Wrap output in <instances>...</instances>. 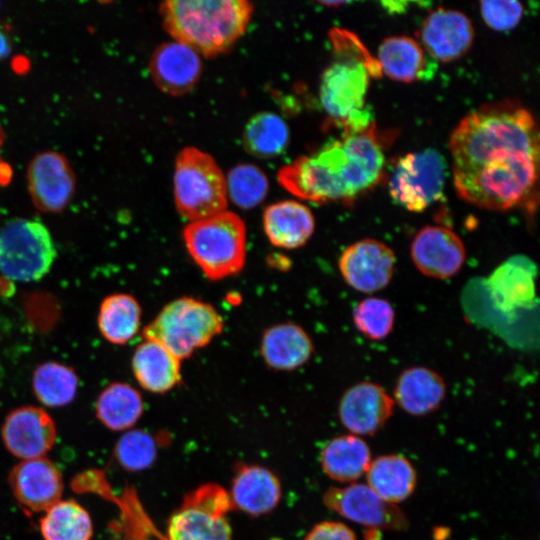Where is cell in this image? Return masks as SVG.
Masks as SVG:
<instances>
[{
	"label": "cell",
	"instance_id": "obj_1",
	"mask_svg": "<svg viewBox=\"0 0 540 540\" xmlns=\"http://www.w3.org/2000/svg\"><path fill=\"white\" fill-rule=\"evenodd\" d=\"M449 148L459 197L479 208L504 211L528 200L539 174V131L515 101L487 104L453 130Z\"/></svg>",
	"mask_w": 540,
	"mask_h": 540
},
{
	"label": "cell",
	"instance_id": "obj_2",
	"mask_svg": "<svg viewBox=\"0 0 540 540\" xmlns=\"http://www.w3.org/2000/svg\"><path fill=\"white\" fill-rule=\"evenodd\" d=\"M384 154L374 122L343 128L311 155L282 167L279 183L293 195L315 203L349 202L374 187L382 177Z\"/></svg>",
	"mask_w": 540,
	"mask_h": 540
},
{
	"label": "cell",
	"instance_id": "obj_3",
	"mask_svg": "<svg viewBox=\"0 0 540 540\" xmlns=\"http://www.w3.org/2000/svg\"><path fill=\"white\" fill-rule=\"evenodd\" d=\"M333 60L320 83V100L327 114L342 128L370 124L365 108L371 78L382 74L376 58L352 32L334 28L330 32Z\"/></svg>",
	"mask_w": 540,
	"mask_h": 540
},
{
	"label": "cell",
	"instance_id": "obj_4",
	"mask_svg": "<svg viewBox=\"0 0 540 540\" xmlns=\"http://www.w3.org/2000/svg\"><path fill=\"white\" fill-rule=\"evenodd\" d=\"M165 30L199 55L226 52L244 34L253 5L246 0H169L160 7Z\"/></svg>",
	"mask_w": 540,
	"mask_h": 540
},
{
	"label": "cell",
	"instance_id": "obj_5",
	"mask_svg": "<svg viewBox=\"0 0 540 540\" xmlns=\"http://www.w3.org/2000/svg\"><path fill=\"white\" fill-rule=\"evenodd\" d=\"M186 248L210 280L239 273L246 259V226L234 212L190 222L183 230Z\"/></svg>",
	"mask_w": 540,
	"mask_h": 540
},
{
	"label": "cell",
	"instance_id": "obj_6",
	"mask_svg": "<svg viewBox=\"0 0 540 540\" xmlns=\"http://www.w3.org/2000/svg\"><path fill=\"white\" fill-rule=\"evenodd\" d=\"M223 327V318L212 305L192 297H181L161 309L144 328L143 336L162 344L183 360L209 344Z\"/></svg>",
	"mask_w": 540,
	"mask_h": 540
},
{
	"label": "cell",
	"instance_id": "obj_7",
	"mask_svg": "<svg viewBox=\"0 0 540 540\" xmlns=\"http://www.w3.org/2000/svg\"><path fill=\"white\" fill-rule=\"evenodd\" d=\"M174 201L180 215L190 222L226 210V177L208 153L186 147L175 161Z\"/></svg>",
	"mask_w": 540,
	"mask_h": 540
},
{
	"label": "cell",
	"instance_id": "obj_8",
	"mask_svg": "<svg viewBox=\"0 0 540 540\" xmlns=\"http://www.w3.org/2000/svg\"><path fill=\"white\" fill-rule=\"evenodd\" d=\"M56 258L47 227L36 220L14 218L0 228V272L15 281L43 278Z\"/></svg>",
	"mask_w": 540,
	"mask_h": 540
},
{
	"label": "cell",
	"instance_id": "obj_9",
	"mask_svg": "<svg viewBox=\"0 0 540 540\" xmlns=\"http://www.w3.org/2000/svg\"><path fill=\"white\" fill-rule=\"evenodd\" d=\"M228 491L205 484L190 492L171 516L166 540H232Z\"/></svg>",
	"mask_w": 540,
	"mask_h": 540
},
{
	"label": "cell",
	"instance_id": "obj_10",
	"mask_svg": "<svg viewBox=\"0 0 540 540\" xmlns=\"http://www.w3.org/2000/svg\"><path fill=\"white\" fill-rule=\"evenodd\" d=\"M446 170L445 158L434 149L408 153L390 174L389 193L400 206L421 212L441 198Z\"/></svg>",
	"mask_w": 540,
	"mask_h": 540
},
{
	"label": "cell",
	"instance_id": "obj_11",
	"mask_svg": "<svg viewBox=\"0 0 540 540\" xmlns=\"http://www.w3.org/2000/svg\"><path fill=\"white\" fill-rule=\"evenodd\" d=\"M28 191L41 212L60 213L75 194L76 177L68 159L54 150L36 154L27 168Z\"/></svg>",
	"mask_w": 540,
	"mask_h": 540
},
{
	"label": "cell",
	"instance_id": "obj_12",
	"mask_svg": "<svg viewBox=\"0 0 540 540\" xmlns=\"http://www.w3.org/2000/svg\"><path fill=\"white\" fill-rule=\"evenodd\" d=\"M324 504L342 517L369 528L397 530L406 526V517L393 504L382 500L367 484L350 483L323 495Z\"/></svg>",
	"mask_w": 540,
	"mask_h": 540
},
{
	"label": "cell",
	"instance_id": "obj_13",
	"mask_svg": "<svg viewBox=\"0 0 540 540\" xmlns=\"http://www.w3.org/2000/svg\"><path fill=\"white\" fill-rule=\"evenodd\" d=\"M338 264L343 279L350 287L362 293H374L391 281L395 254L383 242L362 239L345 248Z\"/></svg>",
	"mask_w": 540,
	"mask_h": 540
},
{
	"label": "cell",
	"instance_id": "obj_14",
	"mask_svg": "<svg viewBox=\"0 0 540 540\" xmlns=\"http://www.w3.org/2000/svg\"><path fill=\"white\" fill-rule=\"evenodd\" d=\"M6 449L22 460L45 457L56 439L51 416L36 406H22L5 418L1 430Z\"/></svg>",
	"mask_w": 540,
	"mask_h": 540
},
{
	"label": "cell",
	"instance_id": "obj_15",
	"mask_svg": "<svg viewBox=\"0 0 540 540\" xmlns=\"http://www.w3.org/2000/svg\"><path fill=\"white\" fill-rule=\"evenodd\" d=\"M465 246L451 229L428 225L415 235L411 244V258L424 275L447 279L457 274L465 262Z\"/></svg>",
	"mask_w": 540,
	"mask_h": 540
},
{
	"label": "cell",
	"instance_id": "obj_16",
	"mask_svg": "<svg viewBox=\"0 0 540 540\" xmlns=\"http://www.w3.org/2000/svg\"><path fill=\"white\" fill-rule=\"evenodd\" d=\"M9 482L17 501L35 512H45L60 501L64 489L60 470L45 457L20 461Z\"/></svg>",
	"mask_w": 540,
	"mask_h": 540
},
{
	"label": "cell",
	"instance_id": "obj_17",
	"mask_svg": "<svg viewBox=\"0 0 540 540\" xmlns=\"http://www.w3.org/2000/svg\"><path fill=\"white\" fill-rule=\"evenodd\" d=\"M394 401L386 391L372 382L351 386L339 404V418L353 435H372L392 416Z\"/></svg>",
	"mask_w": 540,
	"mask_h": 540
},
{
	"label": "cell",
	"instance_id": "obj_18",
	"mask_svg": "<svg viewBox=\"0 0 540 540\" xmlns=\"http://www.w3.org/2000/svg\"><path fill=\"white\" fill-rule=\"evenodd\" d=\"M474 29L470 19L460 11L439 8L431 12L420 29L422 47L429 56L450 62L471 47Z\"/></svg>",
	"mask_w": 540,
	"mask_h": 540
},
{
	"label": "cell",
	"instance_id": "obj_19",
	"mask_svg": "<svg viewBox=\"0 0 540 540\" xmlns=\"http://www.w3.org/2000/svg\"><path fill=\"white\" fill-rule=\"evenodd\" d=\"M149 71L161 91L180 96L189 92L198 82L202 62L195 50L174 40L155 49L149 61Z\"/></svg>",
	"mask_w": 540,
	"mask_h": 540
},
{
	"label": "cell",
	"instance_id": "obj_20",
	"mask_svg": "<svg viewBox=\"0 0 540 540\" xmlns=\"http://www.w3.org/2000/svg\"><path fill=\"white\" fill-rule=\"evenodd\" d=\"M232 509L259 516L272 511L281 498V484L274 473L259 465L238 468L228 492Z\"/></svg>",
	"mask_w": 540,
	"mask_h": 540
},
{
	"label": "cell",
	"instance_id": "obj_21",
	"mask_svg": "<svg viewBox=\"0 0 540 540\" xmlns=\"http://www.w3.org/2000/svg\"><path fill=\"white\" fill-rule=\"evenodd\" d=\"M263 228L272 245L295 249L310 239L315 220L306 205L294 200H284L273 203L264 210Z\"/></svg>",
	"mask_w": 540,
	"mask_h": 540
},
{
	"label": "cell",
	"instance_id": "obj_22",
	"mask_svg": "<svg viewBox=\"0 0 540 540\" xmlns=\"http://www.w3.org/2000/svg\"><path fill=\"white\" fill-rule=\"evenodd\" d=\"M132 371L142 388L152 393H165L182 379L181 360L162 344L145 339L134 351Z\"/></svg>",
	"mask_w": 540,
	"mask_h": 540
},
{
	"label": "cell",
	"instance_id": "obj_23",
	"mask_svg": "<svg viewBox=\"0 0 540 540\" xmlns=\"http://www.w3.org/2000/svg\"><path fill=\"white\" fill-rule=\"evenodd\" d=\"M428 53L408 36H391L382 41L376 58L381 72L390 79L411 83L432 76Z\"/></svg>",
	"mask_w": 540,
	"mask_h": 540
},
{
	"label": "cell",
	"instance_id": "obj_24",
	"mask_svg": "<svg viewBox=\"0 0 540 540\" xmlns=\"http://www.w3.org/2000/svg\"><path fill=\"white\" fill-rule=\"evenodd\" d=\"M445 394L446 385L441 375L422 366L404 370L394 390L396 403L413 416H424L437 409Z\"/></svg>",
	"mask_w": 540,
	"mask_h": 540
},
{
	"label": "cell",
	"instance_id": "obj_25",
	"mask_svg": "<svg viewBox=\"0 0 540 540\" xmlns=\"http://www.w3.org/2000/svg\"><path fill=\"white\" fill-rule=\"evenodd\" d=\"M260 351L270 368L293 370L310 359L313 343L302 327L294 323H282L264 332Z\"/></svg>",
	"mask_w": 540,
	"mask_h": 540
},
{
	"label": "cell",
	"instance_id": "obj_26",
	"mask_svg": "<svg viewBox=\"0 0 540 540\" xmlns=\"http://www.w3.org/2000/svg\"><path fill=\"white\" fill-rule=\"evenodd\" d=\"M365 474L366 484L382 500L393 505L406 500L416 487L415 469L402 455H383L371 460Z\"/></svg>",
	"mask_w": 540,
	"mask_h": 540
},
{
	"label": "cell",
	"instance_id": "obj_27",
	"mask_svg": "<svg viewBox=\"0 0 540 540\" xmlns=\"http://www.w3.org/2000/svg\"><path fill=\"white\" fill-rule=\"evenodd\" d=\"M324 473L338 482H351L361 478L371 462L367 443L357 435H342L325 444L320 455Z\"/></svg>",
	"mask_w": 540,
	"mask_h": 540
},
{
	"label": "cell",
	"instance_id": "obj_28",
	"mask_svg": "<svg viewBox=\"0 0 540 540\" xmlns=\"http://www.w3.org/2000/svg\"><path fill=\"white\" fill-rule=\"evenodd\" d=\"M140 323L141 307L132 295L115 293L101 302L97 324L108 342L126 344L138 333Z\"/></svg>",
	"mask_w": 540,
	"mask_h": 540
},
{
	"label": "cell",
	"instance_id": "obj_29",
	"mask_svg": "<svg viewBox=\"0 0 540 540\" xmlns=\"http://www.w3.org/2000/svg\"><path fill=\"white\" fill-rule=\"evenodd\" d=\"M143 413L140 393L127 383L108 385L96 401V415L100 422L113 431L131 428Z\"/></svg>",
	"mask_w": 540,
	"mask_h": 540
},
{
	"label": "cell",
	"instance_id": "obj_30",
	"mask_svg": "<svg viewBox=\"0 0 540 540\" xmlns=\"http://www.w3.org/2000/svg\"><path fill=\"white\" fill-rule=\"evenodd\" d=\"M40 531L44 540H91L93 525L78 502L60 500L45 511Z\"/></svg>",
	"mask_w": 540,
	"mask_h": 540
},
{
	"label": "cell",
	"instance_id": "obj_31",
	"mask_svg": "<svg viewBox=\"0 0 540 540\" xmlns=\"http://www.w3.org/2000/svg\"><path fill=\"white\" fill-rule=\"evenodd\" d=\"M33 392L46 407L68 405L76 396L78 377L73 368L48 361L36 367L32 377Z\"/></svg>",
	"mask_w": 540,
	"mask_h": 540
},
{
	"label": "cell",
	"instance_id": "obj_32",
	"mask_svg": "<svg viewBox=\"0 0 540 540\" xmlns=\"http://www.w3.org/2000/svg\"><path fill=\"white\" fill-rule=\"evenodd\" d=\"M245 148L258 157H273L282 153L288 143L289 131L285 121L272 112L254 115L244 131Z\"/></svg>",
	"mask_w": 540,
	"mask_h": 540
},
{
	"label": "cell",
	"instance_id": "obj_33",
	"mask_svg": "<svg viewBox=\"0 0 540 540\" xmlns=\"http://www.w3.org/2000/svg\"><path fill=\"white\" fill-rule=\"evenodd\" d=\"M227 195L239 208L251 209L264 200L268 192V179L257 166L239 164L226 178Z\"/></svg>",
	"mask_w": 540,
	"mask_h": 540
},
{
	"label": "cell",
	"instance_id": "obj_34",
	"mask_svg": "<svg viewBox=\"0 0 540 540\" xmlns=\"http://www.w3.org/2000/svg\"><path fill=\"white\" fill-rule=\"evenodd\" d=\"M353 320L356 328L367 338L382 340L393 329L395 312L385 299L368 297L354 309Z\"/></svg>",
	"mask_w": 540,
	"mask_h": 540
},
{
	"label": "cell",
	"instance_id": "obj_35",
	"mask_svg": "<svg viewBox=\"0 0 540 540\" xmlns=\"http://www.w3.org/2000/svg\"><path fill=\"white\" fill-rule=\"evenodd\" d=\"M157 455L155 439L146 431L131 430L116 443L115 457L126 470L137 472L151 466Z\"/></svg>",
	"mask_w": 540,
	"mask_h": 540
},
{
	"label": "cell",
	"instance_id": "obj_36",
	"mask_svg": "<svg viewBox=\"0 0 540 540\" xmlns=\"http://www.w3.org/2000/svg\"><path fill=\"white\" fill-rule=\"evenodd\" d=\"M480 11L485 23L496 31L513 29L523 16V5L518 1H482Z\"/></svg>",
	"mask_w": 540,
	"mask_h": 540
},
{
	"label": "cell",
	"instance_id": "obj_37",
	"mask_svg": "<svg viewBox=\"0 0 540 540\" xmlns=\"http://www.w3.org/2000/svg\"><path fill=\"white\" fill-rule=\"evenodd\" d=\"M304 540H356V537L345 524L325 521L317 524Z\"/></svg>",
	"mask_w": 540,
	"mask_h": 540
},
{
	"label": "cell",
	"instance_id": "obj_38",
	"mask_svg": "<svg viewBox=\"0 0 540 540\" xmlns=\"http://www.w3.org/2000/svg\"><path fill=\"white\" fill-rule=\"evenodd\" d=\"M3 140V132L0 128V187L8 184L12 178V169L10 165L6 161H4L1 155Z\"/></svg>",
	"mask_w": 540,
	"mask_h": 540
},
{
	"label": "cell",
	"instance_id": "obj_39",
	"mask_svg": "<svg viewBox=\"0 0 540 540\" xmlns=\"http://www.w3.org/2000/svg\"><path fill=\"white\" fill-rule=\"evenodd\" d=\"M11 45L7 34L0 29V61L10 52Z\"/></svg>",
	"mask_w": 540,
	"mask_h": 540
}]
</instances>
